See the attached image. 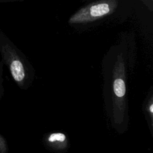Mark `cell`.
<instances>
[{"label": "cell", "instance_id": "6da1fadb", "mask_svg": "<svg viewBox=\"0 0 153 153\" xmlns=\"http://www.w3.org/2000/svg\"><path fill=\"white\" fill-rule=\"evenodd\" d=\"M118 6L117 0H99L80 8L69 19L71 25L85 24L112 14Z\"/></svg>", "mask_w": 153, "mask_h": 153}, {"label": "cell", "instance_id": "7a4b0ae2", "mask_svg": "<svg viewBox=\"0 0 153 153\" xmlns=\"http://www.w3.org/2000/svg\"><path fill=\"white\" fill-rule=\"evenodd\" d=\"M4 60L9 66L11 74L14 80L18 84H21L26 76L25 69L22 62L11 54L4 56Z\"/></svg>", "mask_w": 153, "mask_h": 153}, {"label": "cell", "instance_id": "3957f363", "mask_svg": "<svg viewBox=\"0 0 153 153\" xmlns=\"http://www.w3.org/2000/svg\"><path fill=\"white\" fill-rule=\"evenodd\" d=\"M114 90L118 97H123L126 93V86L124 81L121 79H117L114 82Z\"/></svg>", "mask_w": 153, "mask_h": 153}, {"label": "cell", "instance_id": "277c9868", "mask_svg": "<svg viewBox=\"0 0 153 153\" xmlns=\"http://www.w3.org/2000/svg\"><path fill=\"white\" fill-rule=\"evenodd\" d=\"M66 137L64 134L60 133H53L50 135V136L48 138V140L51 142H53L55 141H59V142H63L65 140Z\"/></svg>", "mask_w": 153, "mask_h": 153}, {"label": "cell", "instance_id": "5b68a950", "mask_svg": "<svg viewBox=\"0 0 153 153\" xmlns=\"http://www.w3.org/2000/svg\"><path fill=\"white\" fill-rule=\"evenodd\" d=\"M0 153H8V145L5 137L0 134Z\"/></svg>", "mask_w": 153, "mask_h": 153}, {"label": "cell", "instance_id": "8992f818", "mask_svg": "<svg viewBox=\"0 0 153 153\" xmlns=\"http://www.w3.org/2000/svg\"><path fill=\"white\" fill-rule=\"evenodd\" d=\"M2 64L0 63V99H1L4 94V88L3 86V77H2Z\"/></svg>", "mask_w": 153, "mask_h": 153}, {"label": "cell", "instance_id": "52a82bcc", "mask_svg": "<svg viewBox=\"0 0 153 153\" xmlns=\"http://www.w3.org/2000/svg\"><path fill=\"white\" fill-rule=\"evenodd\" d=\"M141 2L148 8L150 11L153 10V0H140Z\"/></svg>", "mask_w": 153, "mask_h": 153}, {"label": "cell", "instance_id": "ba28073f", "mask_svg": "<svg viewBox=\"0 0 153 153\" xmlns=\"http://www.w3.org/2000/svg\"><path fill=\"white\" fill-rule=\"evenodd\" d=\"M149 109H150V111L151 113L153 112V105H151L150 106V108H149Z\"/></svg>", "mask_w": 153, "mask_h": 153}]
</instances>
